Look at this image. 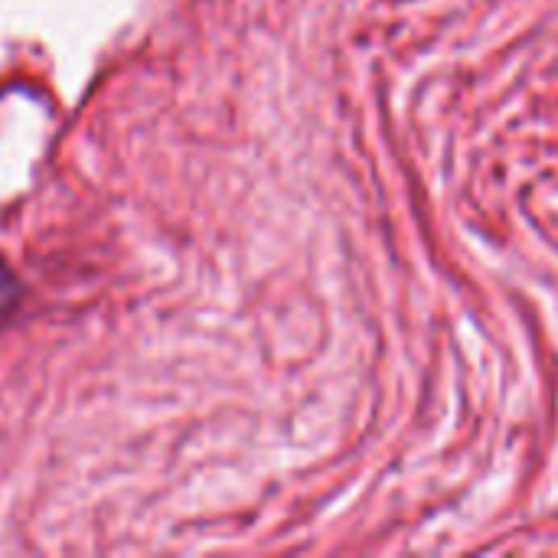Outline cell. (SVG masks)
<instances>
[{
  "mask_svg": "<svg viewBox=\"0 0 558 558\" xmlns=\"http://www.w3.org/2000/svg\"><path fill=\"white\" fill-rule=\"evenodd\" d=\"M13 291H16V288H13V278H10L7 268L0 265V311L13 304Z\"/></svg>",
  "mask_w": 558,
  "mask_h": 558,
  "instance_id": "6da1fadb",
  "label": "cell"
}]
</instances>
